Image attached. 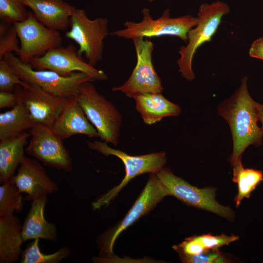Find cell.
<instances>
[{
  "label": "cell",
  "mask_w": 263,
  "mask_h": 263,
  "mask_svg": "<svg viewBox=\"0 0 263 263\" xmlns=\"http://www.w3.org/2000/svg\"><path fill=\"white\" fill-rule=\"evenodd\" d=\"M244 76L234 94L218 107V113L228 124L233 140V150L229 161L232 166L241 159L250 145L262 144L263 131L258 126L260 104L250 95Z\"/></svg>",
  "instance_id": "6da1fadb"
},
{
  "label": "cell",
  "mask_w": 263,
  "mask_h": 263,
  "mask_svg": "<svg viewBox=\"0 0 263 263\" xmlns=\"http://www.w3.org/2000/svg\"><path fill=\"white\" fill-rule=\"evenodd\" d=\"M229 6L225 2L217 0L211 3H203L197 14L198 22L188 34L186 46L180 48V58L177 60L179 71L182 76L192 81L195 75L192 68L194 56L197 50L204 43L210 41L216 33L223 17L229 13Z\"/></svg>",
  "instance_id": "7a4b0ae2"
},
{
  "label": "cell",
  "mask_w": 263,
  "mask_h": 263,
  "mask_svg": "<svg viewBox=\"0 0 263 263\" xmlns=\"http://www.w3.org/2000/svg\"><path fill=\"white\" fill-rule=\"evenodd\" d=\"M91 82L86 81L81 84L76 99L101 140L117 146L121 115L113 104L97 92Z\"/></svg>",
  "instance_id": "3957f363"
},
{
  "label": "cell",
  "mask_w": 263,
  "mask_h": 263,
  "mask_svg": "<svg viewBox=\"0 0 263 263\" xmlns=\"http://www.w3.org/2000/svg\"><path fill=\"white\" fill-rule=\"evenodd\" d=\"M142 19L136 22L127 21L125 28L110 33L111 35L127 39L135 38H151L165 36H175L188 41V34L198 22L197 17L186 15L177 18L170 16V11L165 9L161 16L153 19L150 10H142Z\"/></svg>",
  "instance_id": "277c9868"
},
{
  "label": "cell",
  "mask_w": 263,
  "mask_h": 263,
  "mask_svg": "<svg viewBox=\"0 0 263 263\" xmlns=\"http://www.w3.org/2000/svg\"><path fill=\"white\" fill-rule=\"evenodd\" d=\"M87 145L89 149L96 150L103 155L117 157L123 162L125 168V175L120 183L94 202L92 204L94 209L108 206L120 190L134 177L146 173L155 174L164 167L167 162L165 152L133 156L112 148L104 141H87Z\"/></svg>",
  "instance_id": "5b68a950"
},
{
  "label": "cell",
  "mask_w": 263,
  "mask_h": 263,
  "mask_svg": "<svg viewBox=\"0 0 263 263\" xmlns=\"http://www.w3.org/2000/svg\"><path fill=\"white\" fill-rule=\"evenodd\" d=\"M3 58L23 82L37 86L60 97L75 96L83 83L94 81L87 75L80 72H75L68 76H64L50 70H35L30 64L22 62L13 53L6 54Z\"/></svg>",
  "instance_id": "8992f818"
},
{
  "label": "cell",
  "mask_w": 263,
  "mask_h": 263,
  "mask_svg": "<svg viewBox=\"0 0 263 263\" xmlns=\"http://www.w3.org/2000/svg\"><path fill=\"white\" fill-rule=\"evenodd\" d=\"M66 38L77 44L78 55L84 54L87 62L94 67L103 58V40L110 34L108 19L102 17L91 19L84 10L76 8Z\"/></svg>",
  "instance_id": "52a82bcc"
},
{
  "label": "cell",
  "mask_w": 263,
  "mask_h": 263,
  "mask_svg": "<svg viewBox=\"0 0 263 263\" xmlns=\"http://www.w3.org/2000/svg\"><path fill=\"white\" fill-rule=\"evenodd\" d=\"M167 189L155 174L151 173L148 181L133 205L124 218L114 227L107 231L98 241L100 249L98 261L112 257L114 244L120 233L140 217L147 215L164 198L168 196Z\"/></svg>",
  "instance_id": "ba28073f"
},
{
  "label": "cell",
  "mask_w": 263,
  "mask_h": 263,
  "mask_svg": "<svg viewBox=\"0 0 263 263\" xmlns=\"http://www.w3.org/2000/svg\"><path fill=\"white\" fill-rule=\"evenodd\" d=\"M167 189L169 195L173 196L183 203L198 208L211 212L228 220L234 219L232 210L220 204L215 198L216 188H199L177 176L168 168L163 167L155 173Z\"/></svg>",
  "instance_id": "9c48e42d"
},
{
  "label": "cell",
  "mask_w": 263,
  "mask_h": 263,
  "mask_svg": "<svg viewBox=\"0 0 263 263\" xmlns=\"http://www.w3.org/2000/svg\"><path fill=\"white\" fill-rule=\"evenodd\" d=\"M136 54L137 62L131 75L122 85L112 88L113 91H120L128 97L144 93H160L163 90L161 80L153 65V43L143 38L132 39Z\"/></svg>",
  "instance_id": "30bf717a"
},
{
  "label": "cell",
  "mask_w": 263,
  "mask_h": 263,
  "mask_svg": "<svg viewBox=\"0 0 263 263\" xmlns=\"http://www.w3.org/2000/svg\"><path fill=\"white\" fill-rule=\"evenodd\" d=\"M29 131L31 138L25 149L28 154L44 166L68 172L73 170L72 160L63 140L51 128L36 124Z\"/></svg>",
  "instance_id": "8fae6325"
},
{
  "label": "cell",
  "mask_w": 263,
  "mask_h": 263,
  "mask_svg": "<svg viewBox=\"0 0 263 263\" xmlns=\"http://www.w3.org/2000/svg\"><path fill=\"white\" fill-rule=\"evenodd\" d=\"M13 24L20 43L19 58L24 63H29L32 58L60 46L62 42L59 31L41 23L32 11H29L26 19Z\"/></svg>",
  "instance_id": "7c38bea8"
},
{
  "label": "cell",
  "mask_w": 263,
  "mask_h": 263,
  "mask_svg": "<svg viewBox=\"0 0 263 263\" xmlns=\"http://www.w3.org/2000/svg\"><path fill=\"white\" fill-rule=\"evenodd\" d=\"M29 64L35 70H50L64 76H68L75 72H80L87 75L94 81L106 80L108 78L103 71L84 61L72 44L65 47L60 46L53 48L41 56L32 58Z\"/></svg>",
  "instance_id": "4fadbf2b"
},
{
  "label": "cell",
  "mask_w": 263,
  "mask_h": 263,
  "mask_svg": "<svg viewBox=\"0 0 263 263\" xmlns=\"http://www.w3.org/2000/svg\"><path fill=\"white\" fill-rule=\"evenodd\" d=\"M16 92L35 123L50 128L58 119L68 98L56 96L28 84Z\"/></svg>",
  "instance_id": "5bb4252c"
},
{
  "label": "cell",
  "mask_w": 263,
  "mask_h": 263,
  "mask_svg": "<svg viewBox=\"0 0 263 263\" xmlns=\"http://www.w3.org/2000/svg\"><path fill=\"white\" fill-rule=\"evenodd\" d=\"M11 180L22 193L27 194L25 201H33L56 192L58 187L47 175L37 159L24 156L18 171Z\"/></svg>",
  "instance_id": "9a60e30c"
},
{
  "label": "cell",
  "mask_w": 263,
  "mask_h": 263,
  "mask_svg": "<svg viewBox=\"0 0 263 263\" xmlns=\"http://www.w3.org/2000/svg\"><path fill=\"white\" fill-rule=\"evenodd\" d=\"M62 140L75 134L98 137V133L88 120L76 96L68 98L58 119L51 128Z\"/></svg>",
  "instance_id": "2e32d148"
},
{
  "label": "cell",
  "mask_w": 263,
  "mask_h": 263,
  "mask_svg": "<svg viewBox=\"0 0 263 263\" xmlns=\"http://www.w3.org/2000/svg\"><path fill=\"white\" fill-rule=\"evenodd\" d=\"M36 19L46 27L56 31L66 30L76 8L64 0H22Z\"/></svg>",
  "instance_id": "e0dca14e"
},
{
  "label": "cell",
  "mask_w": 263,
  "mask_h": 263,
  "mask_svg": "<svg viewBox=\"0 0 263 263\" xmlns=\"http://www.w3.org/2000/svg\"><path fill=\"white\" fill-rule=\"evenodd\" d=\"M47 196L32 201L30 210L22 225V236L25 242L29 240L42 239L54 242L57 239L56 225L46 221L44 209Z\"/></svg>",
  "instance_id": "ac0fdd59"
},
{
  "label": "cell",
  "mask_w": 263,
  "mask_h": 263,
  "mask_svg": "<svg viewBox=\"0 0 263 263\" xmlns=\"http://www.w3.org/2000/svg\"><path fill=\"white\" fill-rule=\"evenodd\" d=\"M135 108L144 123L152 125L164 117L177 116L181 111L180 107L166 99L160 93H144L132 97Z\"/></svg>",
  "instance_id": "d6986e66"
},
{
  "label": "cell",
  "mask_w": 263,
  "mask_h": 263,
  "mask_svg": "<svg viewBox=\"0 0 263 263\" xmlns=\"http://www.w3.org/2000/svg\"><path fill=\"white\" fill-rule=\"evenodd\" d=\"M23 242L19 219L14 214L0 217V263L19 261Z\"/></svg>",
  "instance_id": "ffe728a7"
},
{
  "label": "cell",
  "mask_w": 263,
  "mask_h": 263,
  "mask_svg": "<svg viewBox=\"0 0 263 263\" xmlns=\"http://www.w3.org/2000/svg\"><path fill=\"white\" fill-rule=\"evenodd\" d=\"M29 132H25L13 138L0 139V183L9 181L14 175L24 155V147L27 143Z\"/></svg>",
  "instance_id": "44dd1931"
},
{
  "label": "cell",
  "mask_w": 263,
  "mask_h": 263,
  "mask_svg": "<svg viewBox=\"0 0 263 263\" xmlns=\"http://www.w3.org/2000/svg\"><path fill=\"white\" fill-rule=\"evenodd\" d=\"M18 99L11 110L0 113V139L17 137L36 124L18 97Z\"/></svg>",
  "instance_id": "7402d4cb"
},
{
  "label": "cell",
  "mask_w": 263,
  "mask_h": 263,
  "mask_svg": "<svg viewBox=\"0 0 263 263\" xmlns=\"http://www.w3.org/2000/svg\"><path fill=\"white\" fill-rule=\"evenodd\" d=\"M232 167V181L237 184L238 187V193L234 198L238 207L242 200L244 198H248L251 192L263 181V173L259 170L244 168L241 159Z\"/></svg>",
  "instance_id": "603a6c76"
},
{
  "label": "cell",
  "mask_w": 263,
  "mask_h": 263,
  "mask_svg": "<svg viewBox=\"0 0 263 263\" xmlns=\"http://www.w3.org/2000/svg\"><path fill=\"white\" fill-rule=\"evenodd\" d=\"M39 239L33 240L29 243L20 256V263H58L66 259L71 254L69 247L65 246L55 253L49 254L43 253L39 247Z\"/></svg>",
  "instance_id": "cb8c5ba5"
},
{
  "label": "cell",
  "mask_w": 263,
  "mask_h": 263,
  "mask_svg": "<svg viewBox=\"0 0 263 263\" xmlns=\"http://www.w3.org/2000/svg\"><path fill=\"white\" fill-rule=\"evenodd\" d=\"M22 192L10 179L0 186V217L21 212L23 209Z\"/></svg>",
  "instance_id": "d4e9b609"
},
{
  "label": "cell",
  "mask_w": 263,
  "mask_h": 263,
  "mask_svg": "<svg viewBox=\"0 0 263 263\" xmlns=\"http://www.w3.org/2000/svg\"><path fill=\"white\" fill-rule=\"evenodd\" d=\"M29 11L22 0H0V19L10 23L26 19Z\"/></svg>",
  "instance_id": "484cf974"
},
{
  "label": "cell",
  "mask_w": 263,
  "mask_h": 263,
  "mask_svg": "<svg viewBox=\"0 0 263 263\" xmlns=\"http://www.w3.org/2000/svg\"><path fill=\"white\" fill-rule=\"evenodd\" d=\"M18 39L13 24L2 21L0 25V60L9 53L19 55L20 44Z\"/></svg>",
  "instance_id": "4316f807"
},
{
  "label": "cell",
  "mask_w": 263,
  "mask_h": 263,
  "mask_svg": "<svg viewBox=\"0 0 263 263\" xmlns=\"http://www.w3.org/2000/svg\"><path fill=\"white\" fill-rule=\"evenodd\" d=\"M192 237L203 252L209 250L218 249L224 245H228L239 238L238 236L234 235L227 236L224 234L220 235L207 234L200 236H193Z\"/></svg>",
  "instance_id": "83f0119b"
},
{
  "label": "cell",
  "mask_w": 263,
  "mask_h": 263,
  "mask_svg": "<svg viewBox=\"0 0 263 263\" xmlns=\"http://www.w3.org/2000/svg\"><path fill=\"white\" fill-rule=\"evenodd\" d=\"M23 82L14 72L10 64L4 58L0 60V90L12 91L15 85L25 86Z\"/></svg>",
  "instance_id": "f1b7e54d"
},
{
  "label": "cell",
  "mask_w": 263,
  "mask_h": 263,
  "mask_svg": "<svg viewBox=\"0 0 263 263\" xmlns=\"http://www.w3.org/2000/svg\"><path fill=\"white\" fill-rule=\"evenodd\" d=\"M183 263H227L228 260L221 253L218 249L209 250L194 255H179Z\"/></svg>",
  "instance_id": "f546056e"
},
{
  "label": "cell",
  "mask_w": 263,
  "mask_h": 263,
  "mask_svg": "<svg viewBox=\"0 0 263 263\" xmlns=\"http://www.w3.org/2000/svg\"><path fill=\"white\" fill-rule=\"evenodd\" d=\"M18 95L12 91H0V108H13L18 103Z\"/></svg>",
  "instance_id": "4dcf8cb0"
},
{
  "label": "cell",
  "mask_w": 263,
  "mask_h": 263,
  "mask_svg": "<svg viewBox=\"0 0 263 263\" xmlns=\"http://www.w3.org/2000/svg\"><path fill=\"white\" fill-rule=\"evenodd\" d=\"M250 57L263 60V38L254 41L249 50Z\"/></svg>",
  "instance_id": "1f68e13d"
},
{
  "label": "cell",
  "mask_w": 263,
  "mask_h": 263,
  "mask_svg": "<svg viewBox=\"0 0 263 263\" xmlns=\"http://www.w3.org/2000/svg\"><path fill=\"white\" fill-rule=\"evenodd\" d=\"M259 121L262 123V129L263 131V105H260L259 109Z\"/></svg>",
  "instance_id": "d6a6232c"
},
{
  "label": "cell",
  "mask_w": 263,
  "mask_h": 263,
  "mask_svg": "<svg viewBox=\"0 0 263 263\" xmlns=\"http://www.w3.org/2000/svg\"><path fill=\"white\" fill-rule=\"evenodd\" d=\"M150 2H152L153 1H154V0H147Z\"/></svg>",
  "instance_id": "836d02e7"
}]
</instances>
